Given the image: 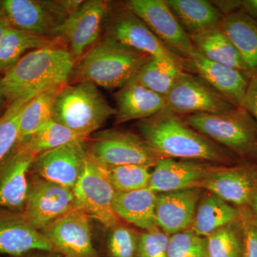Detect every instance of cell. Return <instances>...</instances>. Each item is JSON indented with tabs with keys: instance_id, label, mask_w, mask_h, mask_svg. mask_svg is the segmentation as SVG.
Returning a JSON list of instances; mask_svg holds the SVG:
<instances>
[{
	"instance_id": "cell-22",
	"label": "cell",
	"mask_w": 257,
	"mask_h": 257,
	"mask_svg": "<svg viewBox=\"0 0 257 257\" xmlns=\"http://www.w3.org/2000/svg\"><path fill=\"white\" fill-rule=\"evenodd\" d=\"M117 124L151 117L166 109L165 97L144 87L134 77L114 94Z\"/></svg>"
},
{
	"instance_id": "cell-36",
	"label": "cell",
	"mask_w": 257,
	"mask_h": 257,
	"mask_svg": "<svg viewBox=\"0 0 257 257\" xmlns=\"http://www.w3.org/2000/svg\"><path fill=\"white\" fill-rule=\"evenodd\" d=\"M170 236L159 227L147 230L138 239V257H168Z\"/></svg>"
},
{
	"instance_id": "cell-9",
	"label": "cell",
	"mask_w": 257,
	"mask_h": 257,
	"mask_svg": "<svg viewBox=\"0 0 257 257\" xmlns=\"http://www.w3.org/2000/svg\"><path fill=\"white\" fill-rule=\"evenodd\" d=\"M0 10L12 28L50 39L60 37L70 15L66 1L4 0Z\"/></svg>"
},
{
	"instance_id": "cell-8",
	"label": "cell",
	"mask_w": 257,
	"mask_h": 257,
	"mask_svg": "<svg viewBox=\"0 0 257 257\" xmlns=\"http://www.w3.org/2000/svg\"><path fill=\"white\" fill-rule=\"evenodd\" d=\"M166 109L185 117L197 114H219L236 108L197 74L182 71L165 96Z\"/></svg>"
},
{
	"instance_id": "cell-34",
	"label": "cell",
	"mask_w": 257,
	"mask_h": 257,
	"mask_svg": "<svg viewBox=\"0 0 257 257\" xmlns=\"http://www.w3.org/2000/svg\"><path fill=\"white\" fill-rule=\"evenodd\" d=\"M30 100L31 99H21L13 101L0 117V163L17 146L20 116L24 107Z\"/></svg>"
},
{
	"instance_id": "cell-44",
	"label": "cell",
	"mask_w": 257,
	"mask_h": 257,
	"mask_svg": "<svg viewBox=\"0 0 257 257\" xmlns=\"http://www.w3.org/2000/svg\"><path fill=\"white\" fill-rule=\"evenodd\" d=\"M3 96H4V94H3V88H2V85H1V82H0V102H1L2 99H3Z\"/></svg>"
},
{
	"instance_id": "cell-1",
	"label": "cell",
	"mask_w": 257,
	"mask_h": 257,
	"mask_svg": "<svg viewBox=\"0 0 257 257\" xmlns=\"http://www.w3.org/2000/svg\"><path fill=\"white\" fill-rule=\"evenodd\" d=\"M138 127L142 138L163 157L209 164H226L234 160L229 150L191 127L183 117L168 109L139 121Z\"/></svg>"
},
{
	"instance_id": "cell-28",
	"label": "cell",
	"mask_w": 257,
	"mask_h": 257,
	"mask_svg": "<svg viewBox=\"0 0 257 257\" xmlns=\"http://www.w3.org/2000/svg\"><path fill=\"white\" fill-rule=\"evenodd\" d=\"M62 87L42 91L27 103L20 116L17 145L26 143L34 134L52 119L56 96Z\"/></svg>"
},
{
	"instance_id": "cell-5",
	"label": "cell",
	"mask_w": 257,
	"mask_h": 257,
	"mask_svg": "<svg viewBox=\"0 0 257 257\" xmlns=\"http://www.w3.org/2000/svg\"><path fill=\"white\" fill-rule=\"evenodd\" d=\"M191 127L238 156L257 161V124L243 107L224 114L183 117Z\"/></svg>"
},
{
	"instance_id": "cell-45",
	"label": "cell",
	"mask_w": 257,
	"mask_h": 257,
	"mask_svg": "<svg viewBox=\"0 0 257 257\" xmlns=\"http://www.w3.org/2000/svg\"><path fill=\"white\" fill-rule=\"evenodd\" d=\"M48 257H57V256H48Z\"/></svg>"
},
{
	"instance_id": "cell-37",
	"label": "cell",
	"mask_w": 257,
	"mask_h": 257,
	"mask_svg": "<svg viewBox=\"0 0 257 257\" xmlns=\"http://www.w3.org/2000/svg\"><path fill=\"white\" fill-rule=\"evenodd\" d=\"M138 239L133 230L118 225L111 229L108 248L112 257H135Z\"/></svg>"
},
{
	"instance_id": "cell-35",
	"label": "cell",
	"mask_w": 257,
	"mask_h": 257,
	"mask_svg": "<svg viewBox=\"0 0 257 257\" xmlns=\"http://www.w3.org/2000/svg\"><path fill=\"white\" fill-rule=\"evenodd\" d=\"M168 257H207V239L192 229L171 235Z\"/></svg>"
},
{
	"instance_id": "cell-6",
	"label": "cell",
	"mask_w": 257,
	"mask_h": 257,
	"mask_svg": "<svg viewBox=\"0 0 257 257\" xmlns=\"http://www.w3.org/2000/svg\"><path fill=\"white\" fill-rule=\"evenodd\" d=\"M84 141L89 160L103 168L138 165L154 167L163 158L141 136L110 128L92 134Z\"/></svg>"
},
{
	"instance_id": "cell-14",
	"label": "cell",
	"mask_w": 257,
	"mask_h": 257,
	"mask_svg": "<svg viewBox=\"0 0 257 257\" xmlns=\"http://www.w3.org/2000/svg\"><path fill=\"white\" fill-rule=\"evenodd\" d=\"M111 8L103 0L83 1L62 25L60 37L67 42L74 59H80L95 45Z\"/></svg>"
},
{
	"instance_id": "cell-31",
	"label": "cell",
	"mask_w": 257,
	"mask_h": 257,
	"mask_svg": "<svg viewBox=\"0 0 257 257\" xmlns=\"http://www.w3.org/2000/svg\"><path fill=\"white\" fill-rule=\"evenodd\" d=\"M84 140L72 130L52 119L34 134L28 141L20 145H24L32 155L37 157L43 152Z\"/></svg>"
},
{
	"instance_id": "cell-7",
	"label": "cell",
	"mask_w": 257,
	"mask_h": 257,
	"mask_svg": "<svg viewBox=\"0 0 257 257\" xmlns=\"http://www.w3.org/2000/svg\"><path fill=\"white\" fill-rule=\"evenodd\" d=\"M107 20L106 36L134 50L167 61L187 72H192L189 61L166 46L143 20L125 5L111 9Z\"/></svg>"
},
{
	"instance_id": "cell-38",
	"label": "cell",
	"mask_w": 257,
	"mask_h": 257,
	"mask_svg": "<svg viewBox=\"0 0 257 257\" xmlns=\"http://www.w3.org/2000/svg\"><path fill=\"white\" fill-rule=\"evenodd\" d=\"M243 231L242 257H257V220L249 211H239Z\"/></svg>"
},
{
	"instance_id": "cell-27",
	"label": "cell",
	"mask_w": 257,
	"mask_h": 257,
	"mask_svg": "<svg viewBox=\"0 0 257 257\" xmlns=\"http://www.w3.org/2000/svg\"><path fill=\"white\" fill-rule=\"evenodd\" d=\"M239 219V211L229 203L211 194L199 201L191 229L199 236L206 238L216 230Z\"/></svg>"
},
{
	"instance_id": "cell-29",
	"label": "cell",
	"mask_w": 257,
	"mask_h": 257,
	"mask_svg": "<svg viewBox=\"0 0 257 257\" xmlns=\"http://www.w3.org/2000/svg\"><path fill=\"white\" fill-rule=\"evenodd\" d=\"M57 45L53 39L9 27L0 42V71H8L28 50Z\"/></svg>"
},
{
	"instance_id": "cell-13",
	"label": "cell",
	"mask_w": 257,
	"mask_h": 257,
	"mask_svg": "<svg viewBox=\"0 0 257 257\" xmlns=\"http://www.w3.org/2000/svg\"><path fill=\"white\" fill-rule=\"evenodd\" d=\"M90 218L74 208L47 225L41 232L64 257H97L93 246Z\"/></svg>"
},
{
	"instance_id": "cell-20",
	"label": "cell",
	"mask_w": 257,
	"mask_h": 257,
	"mask_svg": "<svg viewBox=\"0 0 257 257\" xmlns=\"http://www.w3.org/2000/svg\"><path fill=\"white\" fill-rule=\"evenodd\" d=\"M35 250L52 251L54 248L23 213L0 209V253L23 256Z\"/></svg>"
},
{
	"instance_id": "cell-23",
	"label": "cell",
	"mask_w": 257,
	"mask_h": 257,
	"mask_svg": "<svg viewBox=\"0 0 257 257\" xmlns=\"http://www.w3.org/2000/svg\"><path fill=\"white\" fill-rule=\"evenodd\" d=\"M157 193L147 187L115 192L113 209L118 217L144 230L158 227L155 216Z\"/></svg>"
},
{
	"instance_id": "cell-16",
	"label": "cell",
	"mask_w": 257,
	"mask_h": 257,
	"mask_svg": "<svg viewBox=\"0 0 257 257\" xmlns=\"http://www.w3.org/2000/svg\"><path fill=\"white\" fill-rule=\"evenodd\" d=\"M17 145L0 163V209L23 213L29 190V175L35 158Z\"/></svg>"
},
{
	"instance_id": "cell-17",
	"label": "cell",
	"mask_w": 257,
	"mask_h": 257,
	"mask_svg": "<svg viewBox=\"0 0 257 257\" xmlns=\"http://www.w3.org/2000/svg\"><path fill=\"white\" fill-rule=\"evenodd\" d=\"M214 167L201 161L163 157L154 167L149 188L156 193L198 188Z\"/></svg>"
},
{
	"instance_id": "cell-24",
	"label": "cell",
	"mask_w": 257,
	"mask_h": 257,
	"mask_svg": "<svg viewBox=\"0 0 257 257\" xmlns=\"http://www.w3.org/2000/svg\"><path fill=\"white\" fill-rule=\"evenodd\" d=\"M219 28L239 51L250 77L257 75V21L242 11L224 16Z\"/></svg>"
},
{
	"instance_id": "cell-18",
	"label": "cell",
	"mask_w": 257,
	"mask_h": 257,
	"mask_svg": "<svg viewBox=\"0 0 257 257\" xmlns=\"http://www.w3.org/2000/svg\"><path fill=\"white\" fill-rule=\"evenodd\" d=\"M200 197V188L157 193V226L169 236L192 227Z\"/></svg>"
},
{
	"instance_id": "cell-10",
	"label": "cell",
	"mask_w": 257,
	"mask_h": 257,
	"mask_svg": "<svg viewBox=\"0 0 257 257\" xmlns=\"http://www.w3.org/2000/svg\"><path fill=\"white\" fill-rule=\"evenodd\" d=\"M72 192L75 207L90 219H95L108 229L119 225V217L113 209L116 192L100 167L88 157Z\"/></svg>"
},
{
	"instance_id": "cell-33",
	"label": "cell",
	"mask_w": 257,
	"mask_h": 257,
	"mask_svg": "<svg viewBox=\"0 0 257 257\" xmlns=\"http://www.w3.org/2000/svg\"><path fill=\"white\" fill-rule=\"evenodd\" d=\"M100 168L115 192H130L149 187L152 172L147 166L127 165Z\"/></svg>"
},
{
	"instance_id": "cell-42",
	"label": "cell",
	"mask_w": 257,
	"mask_h": 257,
	"mask_svg": "<svg viewBox=\"0 0 257 257\" xmlns=\"http://www.w3.org/2000/svg\"><path fill=\"white\" fill-rule=\"evenodd\" d=\"M9 27H10V24L8 23L6 17H5L4 13L2 12V10H0V42L3 40L5 32Z\"/></svg>"
},
{
	"instance_id": "cell-26",
	"label": "cell",
	"mask_w": 257,
	"mask_h": 257,
	"mask_svg": "<svg viewBox=\"0 0 257 257\" xmlns=\"http://www.w3.org/2000/svg\"><path fill=\"white\" fill-rule=\"evenodd\" d=\"M167 3L189 36L217 28L224 18L211 1L167 0Z\"/></svg>"
},
{
	"instance_id": "cell-15",
	"label": "cell",
	"mask_w": 257,
	"mask_h": 257,
	"mask_svg": "<svg viewBox=\"0 0 257 257\" xmlns=\"http://www.w3.org/2000/svg\"><path fill=\"white\" fill-rule=\"evenodd\" d=\"M84 141L75 142L40 154L34 161L30 171L40 178L73 189L87 157Z\"/></svg>"
},
{
	"instance_id": "cell-39",
	"label": "cell",
	"mask_w": 257,
	"mask_h": 257,
	"mask_svg": "<svg viewBox=\"0 0 257 257\" xmlns=\"http://www.w3.org/2000/svg\"><path fill=\"white\" fill-rule=\"evenodd\" d=\"M243 107L251 114L257 124V75L250 77L248 80Z\"/></svg>"
},
{
	"instance_id": "cell-25",
	"label": "cell",
	"mask_w": 257,
	"mask_h": 257,
	"mask_svg": "<svg viewBox=\"0 0 257 257\" xmlns=\"http://www.w3.org/2000/svg\"><path fill=\"white\" fill-rule=\"evenodd\" d=\"M189 37L194 48L203 57L216 63L238 69L249 76L247 66L239 51L219 27Z\"/></svg>"
},
{
	"instance_id": "cell-11",
	"label": "cell",
	"mask_w": 257,
	"mask_h": 257,
	"mask_svg": "<svg viewBox=\"0 0 257 257\" xmlns=\"http://www.w3.org/2000/svg\"><path fill=\"white\" fill-rule=\"evenodd\" d=\"M125 6L143 20L164 44L189 60L195 48L165 0H130Z\"/></svg>"
},
{
	"instance_id": "cell-41",
	"label": "cell",
	"mask_w": 257,
	"mask_h": 257,
	"mask_svg": "<svg viewBox=\"0 0 257 257\" xmlns=\"http://www.w3.org/2000/svg\"><path fill=\"white\" fill-rule=\"evenodd\" d=\"M241 11L257 21V0H241Z\"/></svg>"
},
{
	"instance_id": "cell-30",
	"label": "cell",
	"mask_w": 257,
	"mask_h": 257,
	"mask_svg": "<svg viewBox=\"0 0 257 257\" xmlns=\"http://www.w3.org/2000/svg\"><path fill=\"white\" fill-rule=\"evenodd\" d=\"M184 69L167 61L152 57L139 70L135 78L144 87L165 96Z\"/></svg>"
},
{
	"instance_id": "cell-3",
	"label": "cell",
	"mask_w": 257,
	"mask_h": 257,
	"mask_svg": "<svg viewBox=\"0 0 257 257\" xmlns=\"http://www.w3.org/2000/svg\"><path fill=\"white\" fill-rule=\"evenodd\" d=\"M151 57L106 36L79 59L76 72L81 82L106 89H120Z\"/></svg>"
},
{
	"instance_id": "cell-43",
	"label": "cell",
	"mask_w": 257,
	"mask_h": 257,
	"mask_svg": "<svg viewBox=\"0 0 257 257\" xmlns=\"http://www.w3.org/2000/svg\"><path fill=\"white\" fill-rule=\"evenodd\" d=\"M249 204L250 207H251V209H252L253 214H254V216L256 217L257 220V184L254 190H253L252 196H251L249 204Z\"/></svg>"
},
{
	"instance_id": "cell-21",
	"label": "cell",
	"mask_w": 257,
	"mask_h": 257,
	"mask_svg": "<svg viewBox=\"0 0 257 257\" xmlns=\"http://www.w3.org/2000/svg\"><path fill=\"white\" fill-rule=\"evenodd\" d=\"M192 72L216 89L236 107H243V99L250 77L232 67L216 63L203 57L197 50L189 59Z\"/></svg>"
},
{
	"instance_id": "cell-12",
	"label": "cell",
	"mask_w": 257,
	"mask_h": 257,
	"mask_svg": "<svg viewBox=\"0 0 257 257\" xmlns=\"http://www.w3.org/2000/svg\"><path fill=\"white\" fill-rule=\"evenodd\" d=\"M23 214L35 229L47 225L75 207L72 189L32 175Z\"/></svg>"
},
{
	"instance_id": "cell-32",
	"label": "cell",
	"mask_w": 257,
	"mask_h": 257,
	"mask_svg": "<svg viewBox=\"0 0 257 257\" xmlns=\"http://www.w3.org/2000/svg\"><path fill=\"white\" fill-rule=\"evenodd\" d=\"M239 219L206 237L207 257H242L243 231Z\"/></svg>"
},
{
	"instance_id": "cell-4",
	"label": "cell",
	"mask_w": 257,
	"mask_h": 257,
	"mask_svg": "<svg viewBox=\"0 0 257 257\" xmlns=\"http://www.w3.org/2000/svg\"><path fill=\"white\" fill-rule=\"evenodd\" d=\"M116 109L92 83L62 86L56 96L52 119L84 140L96 133Z\"/></svg>"
},
{
	"instance_id": "cell-2",
	"label": "cell",
	"mask_w": 257,
	"mask_h": 257,
	"mask_svg": "<svg viewBox=\"0 0 257 257\" xmlns=\"http://www.w3.org/2000/svg\"><path fill=\"white\" fill-rule=\"evenodd\" d=\"M74 67L71 52L57 45L32 50L5 72L0 81L3 94L10 104L32 99L42 91L66 84Z\"/></svg>"
},
{
	"instance_id": "cell-19",
	"label": "cell",
	"mask_w": 257,
	"mask_h": 257,
	"mask_svg": "<svg viewBox=\"0 0 257 257\" xmlns=\"http://www.w3.org/2000/svg\"><path fill=\"white\" fill-rule=\"evenodd\" d=\"M256 184L257 169L215 166L198 188L207 189L229 204L243 206L249 204Z\"/></svg>"
},
{
	"instance_id": "cell-40",
	"label": "cell",
	"mask_w": 257,
	"mask_h": 257,
	"mask_svg": "<svg viewBox=\"0 0 257 257\" xmlns=\"http://www.w3.org/2000/svg\"><path fill=\"white\" fill-rule=\"evenodd\" d=\"M211 3L224 16L233 14L241 9V0H214Z\"/></svg>"
}]
</instances>
